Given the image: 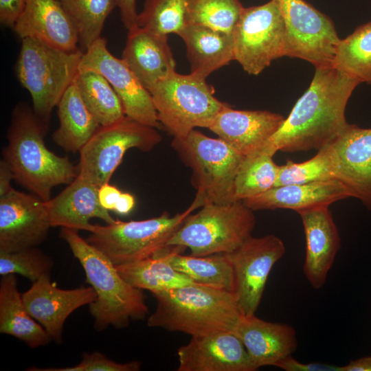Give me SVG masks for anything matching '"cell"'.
<instances>
[{
    "instance_id": "1",
    "label": "cell",
    "mask_w": 371,
    "mask_h": 371,
    "mask_svg": "<svg viewBox=\"0 0 371 371\" xmlns=\"http://www.w3.org/2000/svg\"><path fill=\"white\" fill-rule=\"evenodd\" d=\"M359 85L333 65L316 67L308 88L258 153L318 150L331 143L349 124L346 108Z\"/></svg>"
},
{
    "instance_id": "2",
    "label": "cell",
    "mask_w": 371,
    "mask_h": 371,
    "mask_svg": "<svg viewBox=\"0 0 371 371\" xmlns=\"http://www.w3.org/2000/svg\"><path fill=\"white\" fill-rule=\"evenodd\" d=\"M48 123L41 119L26 103L13 109L3 160L16 183L43 201L51 199L52 190L69 184L78 175L76 166L67 157L50 151L45 144Z\"/></svg>"
},
{
    "instance_id": "3",
    "label": "cell",
    "mask_w": 371,
    "mask_h": 371,
    "mask_svg": "<svg viewBox=\"0 0 371 371\" xmlns=\"http://www.w3.org/2000/svg\"><path fill=\"white\" fill-rule=\"evenodd\" d=\"M157 301L147 324L191 337L234 332L242 314L232 291L192 283L153 294Z\"/></svg>"
},
{
    "instance_id": "4",
    "label": "cell",
    "mask_w": 371,
    "mask_h": 371,
    "mask_svg": "<svg viewBox=\"0 0 371 371\" xmlns=\"http://www.w3.org/2000/svg\"><path fill=\"white\" fill-rule=\"evenodd\" d=\"M60 236L81 264L86 282L96 293L95 300L89 304V312L97 330L110 326L121 328L131 320L145 318L148 307L142 289L127 282L112 262L83 239L78 230L62 227Z\"/></svg>"
},
{
    "instance_id": "5",
    "label": "cell",
    "mask_w": 371,
    "mask_h": 371,
    "mask_svg": "<svg viewBox=\"0 0 371 371\" xmlns=\"http://www.w3.org/2000/svg\"><path fill=\"white\" fill-rule=\"evenodd\" d=\"M83 54L80 49L69 52L36 38L22 39L16 76L31 95L34 111L45 122L74 81Z\"/></svg>"
},
{
    "instance_id": "6",
    "label": "cell",
    "mask_w": 371,
    "mask_h": 371,
    "mask_svg": "<svg viewBox=\"0 0 371 371\" xmlns=\"http://www.w3.org/2000/svg\"><path fill=\"white\" fill-rule=\"evenodd\" d=\"M255 225L254 210L243 201L207 204L186 218L167 247L188 248L194 256L228 254L251 236Z\"/></svg>"
},
{
    "instance_id": "7",
    "label": "cell",
    "mask_w": 371,
    "mask_h": 371,
    "mask_svg": "<svg viewBox=\"0 0 371 371\" xmlns=\"http://www.w3.org/2000/svg\"><path fill=\"white\" fill-rule=\"evenodd\" d=\"M173 148L193 171L198 207L235 201L234 185L245 157L223 139L209 137L192 130L183 137H174Z\"/></svg>"
},
{
    "instance_id": "8",
    "label": "cell",
    "mask_w": 371,
    "mask_h": 371,
    "mask_svg": "<svg viewBox=\"0 0 371 371\" xmlns=\"http://www.w3.org/2000/svg\"><path fill=\"white\" fill-rule=\"evenodd\" d=\"M158 120L175 137L196 127L209 128L225 104L217 100L205 79L173 71L148 90Z\"/></svg>"
},
{
    "instance_id": "9",
    "label": "cell",
    "mask_w": 371,
    "mask_h": 371,
    "mask_svg": "<svg viewBox=\"0 0 371 371\" xmlns=\"http://www.w3.org/2000/svg\"><path fill=\"white\" fill-rule=\"evenodd\" d=\"M197 207L192 203L185 212L172 216L164 212L145 220H116L106 225H93L86 240L102 252L115 267L135 262L165 249L173 233Z\"/></svg>"
},
{
    "instance_id": "10",
    "label": "cell",
    "mask_w": 371,
    "mask_h": 371,
    "mask_svg": "<svg viewBox=\"0 0 371 371\" xmlns=\"http://www.w3.org/2000/svg\"><path fill=\"white\" fill-rule=\"evenodd\" d=\"M161 140L156 128L127 116L115 123L100 126L79 152L78 175L100 187L109 182L128 149L150 151Z\"/></svg>"
},
{
    "instance_id": "11",
    "label": "cell",
    "mask_w": 371,
    "mask_h": 371,
    "mask_svg": "<svg viewBox=\"0 0 371 371\" xmlns=\"http://www.w3.org/2000/svg\"><path fill=\"white\" fill-rule=\"evenodd\" d=\"M234 60L250 75H258L285 56L286 30L278 4L271 0L244 8L233 32Z\"/></svg>"
},
{
    "instance_id": "12",
    "label": "cell",
    "mask_w": 371,
    "mask_h": 371,
    "mask_svg": "<svg viewBox=\"0 0 371 371\" xmlns=\"http://www.w3.org/2000/svg\"><path fill=\"white\" fill-rule=\"evenodd\" d=\"M286 30L285 56L297 58L315 67L333 65L340 38L334 23L304 0H273Z\"/></svg>"
},
{
    "instance_id": "13",
    "label": "cell",
    "mask_w": 371,
    "mask_h": 371,
    "mask_svg": "<svg viewBox=\"0 0 371 371\" xmlns=\"http://www.w3.org/2000/svg\"><path fill=\"white\" fill-rule=\"evenodd\" d=\"M286 252L283 241L273 234L248 238L227 254L233 267L234 291L242 315H254L270 272Z\"/></svg>"
},
{
    "instance_id": "14",
    "label": "cell",
    "mask_w": 371,
    "mask_h": 371,
    "mask_svg": "<svg viewBox=\"0 0 371 371\" xmlns=\"http://www.w3.org/2000/svg\"><path fill=\"white\" fill-rule=\"evenodd\" d=\"M91 70L102 75L119 96L126 116L145 125L158 128L160 122L149 91L122 58L108 49L102 36L83 54L79 71Z\"/></svg>"
},
{
    "instance_id": "15",
    "label": "cell",
    "mask_w": 371,
    "mask_h": 371,
    "mask_svg": "<svg viewBox=\"0 0 371 371\" xmlns=\"http://www.w3.org/2000/svg\"><path fill=\"white\" fill-rule=\"evenodd\" d=\"M45 201L12 188L0 197V252L37 247L51 227Z\"/></svg>"
},
{
    "instance_id": "16",
    "label": "cell",
    "mask_w": 371,
    "mask_h": 371,
    "mask_svg": "<svg viewBox=\"0 0 371 371\" xmlns=\"http://www.w3.org/2000/svg\"><path fill=\"white\" fill-rule=\"evenodd\" d=\"M24 304L31 316L38 322L57 344L61 342L67 318L80 307L96 299L92 286L62 289L45 275L22 294Z\"/></svg>"
},
{
    "instance_id": "17",
    "label": "cell",
    "mask_w": 371,
    "mask_h": 371,
    "mask_svg": "<svg viewBox=\"0 0 371 371\" xmlns=\"http://www.w3.org/2000/svg\"><path fill=\"white\" fill-rule=\"evenodd\" d=\"M329 144L336 179L371 210V128L348 124Z\"/></svg>"
},
{
    "instance_id": "18",
    "label": "cell",
    "mask_w": 371,
    "mask_h": 371,
    "mask_svg": "<svg viewBox=\"0 0 371 371\" xmlns=\"http://www.w3.org/2000/svg\"><path fill=\"white\" fill-rule=\"evenodd\" d=\"M178 371H256L240 339L232 331L192 337L178 348Z\"/></svg>"
},
{
    "instance_id": "19",
    "label": "cell",
    "mask_w": 371,
    "mask_h": 371,
    "mask_svg": "<svg viewBox=\"0 0 371 371\" xmlns=\"http://www.w3.org/2000/svg\"><path fill=\"white\" fill-rule=\"evenodd\" d=\"M329 207L298 212L302 223L306 251L303 273L315 289L322 288L341 248V238Z\"/></svg>"
},
{
    "instance_id": "20",
    "label": "cell",
    "mask_w": 371,
    "mask_h": 371,
    "mask_svg": "<svg viewBox=\"0 0 371 371\" xmlns=\"http://www.w3.org/2000/svg\"><path fill=\"white\" fill-rule=\"evenodd\" d=\"M284 120L279 113L236 110L225 104L208 128L247 157L260 151Z\"/></svg>"
},
{
    "instance_id": "21",
    "label": "cell",
    "mask_w": 371,
    "mask_h": 371,
    "mask_svg": "<svg viewBox=\"0 0 371 371\" xmlns=\"http://www.w3.org/2000/svg\"><path fill=\"white\" fill-rule=\"evenodd\" d=\"M12 29L21 39L36 38L65 51L79 49L76 28L58 0H26Z\"/></svg>"
},
{
    "instance_id": "22",
    "label": "cell",
    "mask_w": 371,
    "mask_h": 371,
    "mask_svg": "<svg viewBox=\"0 0 371 371\" xmlns=\"http://www.w3.org/2000/svg\"><path fill=\"white\" fill-rule=\"evenodd\" d=\"M243 343L256 369L276 366L297 350L295 329L284 323L267 322L251 315H242L234 332Z\"/></svg>"
},
{
    "instance_id": "23",
    "label": "cell",
    "mask_w": 371,
    "mask_h": 371,
    "mask_svg": "<svg viewBox=\"0 0 371 371\" xmlns=\"http://www.w3.org/2000/svg\"><path fill=\"white\" fill-rule=\"evenodd\" d=\"M98 190L91 181L77 175L59 194L45 201L51 226L91 232L92 218L113 223L116 220L100 203Z\"/></svg>"
},
{
    "instance_id": "24",
    "label": "cell",
    "mask_w": 371,
    "mask_h": 371,
    "mask_svg": "<svg viewBox=\"0 0 371 371\" xmlns=\"http://www.w3.org/2000/svg\"><path fill=\"white\" fill-rule=\"evenodd\" d=\"M128 32L122 58L148 91L159 80L175 71L168 35L139 26Z\"/></svg>"
},
{
    "instance_id": "25",
    "label": "cell",
    "mask_w": 371,
    "mask_h": 371,
    "mask_svg": "<svg viewBox=\"0 0 371 371\" xmlns=\"http://www.w3.org/2000/svg\"><path fill=\"white\" fill-rule=\"evenodd\" d=\"M351 197L345 186L337 179L274 186L267 191L243 200L252 210H293L299 212L329 207L337 201Z\"/></svg>"
},
{
    "instance_id": "26",
    "label": "cell",
    "mask_w": 371,
    "mask_h": 371,
    "mask_svg": "<svg viewBox=\"0 0 371 371\" xmlns=\"http://www.w3.org/2000/svg\"><path fill=\"white\" fill-rule=\"evenodd\" d=\"M183 41L191 72L203 78L234 60L233 34L195 24L178 34Z\"/></svg>"
},
{
    "instance_id": "27",
    "label": "cell",
    "mask_w": 371,
    "mask_h": 371,
    "mask_svg": "<svg viewBox=\"0 0 371 371\" xmlns=\"http://www.w3.org/2000/svg\"><path fill=\"white\" fill-rule=\"evenodd\" d=\"M0 333L13 336L32 348L52 341L44 328L29 313L17 289L15 274L0 281Z\"/></svg>"
},
{
    "instance_id": "28",
    "label": "cell",
    "mask_w": 371,
    "mask_h": 371,
    "mask_svg": "<svg viewBox=\"0 0 371 371\" xmlns=\"http://www.w3.org/2000/svg\"><path fill=\"white\" fill-rule=\"evenodd\" d=\"M57 108L59 126L52 135L54 142L67 152H80L101 125L85 104L75 81Z\"/></svg>"
},
{
    "instance_id": "29",
    "label": "cell",
    "mask_w": 371,
    "mask_h": 371,
    "mask_svg": "<svg viewBox=\"0 0 371 371\" xmlns=\"http://www.w3.org/2000/svg\"><path fill=\"white\" fill-rule=\"evenodd\" d=\"M168 248L152 257L116 267L117 271L132 286L153 294L194 283L174 268Z\"/></svg>"
},
{
    "instance_id": "30",
    "label": "cell",
    "mask_w": 371,
    "mask_h": 371,
    "mask_svg": "<svg viewBox=\"0 0 371 371\" xmlns=\"http://www.w3.org/2000/svg\"><path fill=\"white\" fill-rule=\"evenodd\" d=\"M172 247L169 251V260L175 269L194 283L233 292L234 271L227 254L186 256L179 253L182 247Z\"/></svg>"
},
{
    "instance_id": "31",
    "label": "cell",
    "mask_w": 371,
    "mask_h": 371,
    "mask_svg": "<svg viewBox=\"0 0 371 371\" xmlns=\"http://www.w3.org/2000/svg\"><path fill=\"white\" fill-rule=\"evenodd\" d=\"M74 81L85 104L101 126L126 116L119 96L102 75L91 70L79 71Z\"/></svg>"
},
{
    "instance_id": "32",
    "label": "cell",
    "mask_w": 371,
    "mask_h": 371,
    "mask_svg": "<svg viewBox=\"0 0 371 371\" xmlns=\"http://www.w3.org/2000/svg\"><path fill=\"white\" fill-rule=\"evenodd\" d=\"M333 65L359 84L371 85V21L340 40Z\"/></svg>"
},
{
    "instance_id": "33",
    "label": "cell",
    "mask_w": 371,
    "mask_h": 371,
    "mask_svg": "<svg viewBox=\"0 0 371 371\" xmlns=\"http://www.w3.org/2000/svg\"><path fill=\"white\" fill-rule=\"evenodd\" d=\"M273 157L263 153L245 157L234 180L235 201L259 195L275 186L279 166L273 161Z\"/></svg>"
},
{
    "instance_id": "34",
    "label": "cell",
    "mask_w": 371,
    "mask_h": 371,
    "mask_svg": "<svg viewBox=\"0 0 371 371\" xmlns=\"http://www.w3.org/2000/svg\"><path fill=\"white\" fill-rule=\"evenodd\" d=\"M74 24L85 51L101 37L104 22L116 7L115 0H58Z\"/></svg>"
},
{
    "instance_id": "35",
    "label": "cell",
    "mask_w": 371,
    "mask_h": 371,
    "mask_svg": "<svg viewBox=\"0 0 371 371\" xmlns=\"http://www.w3.org/2000/svg\"><path fill=\"white\" fill-rule=\"evenodd\" d=\"M244 8L240 0H187L188 25L233 34Z\"/></svg>"
},
{
    "instance_id": "36",
    "label": "cell",
    "mask_w": 371,
    "mask_h": 371,
    "mask_svg": "<svg viewBox=\"0 0 371 371\" xmlns=\"http://www.w3.org/2000/svg\"><path fill=\"white\" fill-rule=\"evenodd\" d=\"M188 25L187 0H145L137 25L153 32L179 34Z\"/></svg>"
},
{
    "instance_id": "37",
    "label": "cell",
    "mask_w": 371,
    "mask_h": 371,
    "mask_svg": "<svg viewBox=\"0 0 371 371\" xmlns=\"http://www.w3.org/2000/svg\"><path fill=\"white\" fill-rule=\"evenodd\" d=\"M336 179L335 162L330 144L318 150L310 159L296 163L291 160L279 166L275 186L302 184Z\"/></svg>"
},
{
    "instance_id": "38",
    "label": "cell",
    "mask_w": 371,
    "mask_h": 371,
    "mask_svg": "<svg viewBox=\"0 0 371 371\" xmlns=\"http://www.w3.org/2000/svg\"><path fill=\"white\" fill-rule=\"evenodd\" d=\"M52 258L36 247L12 252H0V275H21L32 282L50 275Z\"/></svg>"
},
{
    "instance_id": "39",
    "label": "cell",
    "mask_w": 371,
    "mask_h": 371,
    "mask_svg": "<svg viewBox=\"0 0 371 371\" xmlns=\"http://www.w3.org/2000/svg\"><path fill=\"white\" fill-rule=\"evenodd\" d=\"M141 363L133 361L127 363H117L103 354L94 352L84 353L82 361L76 366L65 368H38L31 367L30 371H138Z\"/></svg>"
},
{
    "instance_id": "40",
    "label": "cell",
    "mask_w": 371,
    "mask_h": 371,
    "mask_svg": "<svg viewBox=\"0 0 371 371\" xmlns=\"http://www.w3.org/2000/svg\"><path fill=\"white\" fill-rule=\"evenodd\" d=\"M285 371H341V366L321 363H302L290 355L276 366Z\"/></svg>"
},
{
    "instance_id": "41",
    "label": "cell",
    "mask_w": 371,
    "mask_h": 371,
    "mask_svg": "<svg viewBox=\"0 0 371 371\" xmlns=\"http://www.w3.org/2000/svg\"><path fill=\"white\" fill-rule=\"evenodd\" d=\"M26 0H0V21L5 26L13 27L22 14Z\"/></svg>"
},
{
    "instance_id": "42",
    "label": "cell",
    "mask_w": 371,
    "mask_h": 371,
    "mask_svg": "<svg viewBox=\"0 0 371 371\" xmlns=\"http://www.w3.org/2000/svg\"><path fill=\"white\" fill-rule=\"evenodd\" d=\"M115 2L120 10L121 19L125 28L128 31L138 26L136 0H115Z\"/></svg>"
},
{
    "instance_id": "43",
    "label": "cell",
    "mask_w": 371,
    "mask_h": 371,
    "mask_svg": "<svg viewBox=\"0 0 371 371\" xmlns=\"http://www.w3.org/2000/svg\"><path fill=\"white\" fill-rule=\"evenodd\" d=\"M122 192L115 186L105 183L98 190V198L100 205L107 210H114Z\"/></svg>"
},
{
    "instance_id": "44",
    "label": "cell",
    "mask_w": 371,
    "mask_h": 371,
    "mask_svg": "<svg viewBox=\"0 0 371 371\" xmlns=\"http://www.w3.org/2000/svg\"><path fill=\"white\" fill-rule=\"evenodd\" d=\"M14 179L12 172L8 164L3 159L0 161V197L6 194L13 188L11 180Z\"/></svg>"
},
{
    "instance_id": "45",
    "label": "cell",
    "mask_w": 371,
    "mask_h": 371,
    "mask_svg": "<svg viewBox=\"0 0 371 371\" xmlns=\"http://www.w3.org/2000/svg\"><path fill=\"white\" fill-rule=\"evenodd\" d=\"M341 371H371V355L350 360L341 366Z\"/></svg>"
},
{
    "instance_id": "46",
    "label": "cell",
    "mask_w": 371,
    "mask_h": 371,
    "mask_svg": "<svg viewBox=\"0 0 371 371\" xmlns=\"http://www.w3.org/2000/svg\"><path fill=\"white\" fill-rule=\"evenodd\" d=\"M135 203V198L132 194L127 192H122L115 205L114 211L119 214H127L132 210Z\"/></svg>"
}]
</instances>
